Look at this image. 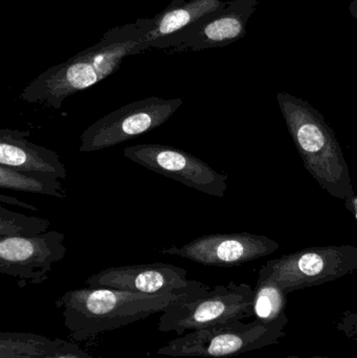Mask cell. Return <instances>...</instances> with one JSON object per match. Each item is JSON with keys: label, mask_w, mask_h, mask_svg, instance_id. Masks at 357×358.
Segmentation results:
<instances>
[{"label": "cell", "mask_w": 357, "mask_h": 358, "mask_svg": "<svg viewBox=\"0 0 357 358\" xmlns=\"http://www.w3.org/2000/svg\"><path fill=\"white\" fill-rule=\"evenodd\" d=\"M199 292L144 294L87 286L65 292L54 305L62 313L69 338L73 342H84L142 321L155 313H163L172 303L194 296Z\"/></svg>", "instance_id": "1"}, {"label": "cell", "mask_w": 357, "mask_h": 358, "mask_svg": "<svg viewBox=\"0 0 357 358\" xmlns=\"http://www.w3.org/2000/svg\"><path fill=\"white\" fill-rule=\"evenodd\" d=\"M277 102L308 173L333 197L345 201L356 195L341 144L324 115L289 92H279Z\"/></svg>", "instance_id": "2"}, {"label": "cell", "mask_w": 357, "mask_h": 358, "mask_svg": "<svg viewBox=\"0 0 357 358\" xmlns=\"http://www.w3.org/2000/svg\"><path fill=\"white\" fill-rule=\"evenodd\" d=\"M289 319L285 315L272 324L258 320H242L216 324L191 331L157 350V355L172 357L228 358L280 344Z\"/></svg>", "instance_id": "3"}, {"label": "cell", "mask_w": 357, "mask_h": 358, "mask_svg": "<svg viewBox=\"0 0 357 358\" xmlns=\"http://www.w3.org/2000/svg\"><path fill=\"white\" fill-rule=\"evenodd\" d=\"M253 298L254 289L249 284L205 285L198 294L169 305L159 317V330L182 336L216 324L253 317Z\"/></svg>", "instance_id": "4"}, {"label": "cell", "mask_w": 357, "mask_h": 358, "mask_svg": "<svg viewBox=\"0 0 357 358\" xmlns=\"http://www.w3.org/2000/svg\"><path fill=\"white\" fill-rule=\"evenodd\" d=\"M356 269V246H312L268 261L259 277L272 280L289 294L341 279Z\"/></svg>", "instance_id": "5"}, {"label": "cell", "mask_w": 357, "mask_h": 358, "mask_svg": "<svg viewBox=\"0 0 357 358\" xmlns=\"http://www.w3.org/2000/svg\"><path fill=\"white\" fill-rule=\"evenodd\" d=\"M182 104L180 99L163 100L153 96L125 105L89 126L80 138L79 151L96 152L156 129L165 124Z\"/></svg>", "instance_id": "6"}, {"label": "cell", "mask_w": 357, "mask_h": 358, "mask_svg": "<svg viewBox=\"0 0 357 358\" xmlns=\"http://www.w3.org/2000/svg\"><path fill=\"white\" fill-rule=\"evenodd\" d=\"M124 155L154 173L207 195L224 197L228 189L226 174L218 173L205 162L175 147L140 144L124 149Z\"/></svg>", "instance_id": "7"}, {"label": "cell", "mask_w": 357, "mask_h": 358, "mask_svg": "<svg viewBox=\"0 0 357 358\" xmlns=\"http://www.w3.org/2000/svg\"><path fill=\"white\" fill-rule=\"evenodd\" d=\"M64 234L48 231L35 237H0V273L20 288L38 285L66 256Z\"/></svg>", "instance_id": "8"}, {"label": "cell", "mask_w": 357, "mask_h": 358, "mask_svg": "<svg viewBox=\"0 0 357 358\" xmlns=\"http://www.w3.org/2000/svg\"><path fill=\"white\" fill-rule=\"evenodd\" d=\"M279 248L278 242L266 236L215 234L201 236L180 248H163L159 252L188 259L205 266L233 267L270 256Z\"/></svg>", "instance_id": "9"}, {"label": "cell", "mask_w": 357, "mask_h": 358, "mask_svg": "<svg viewBox=\"0 0 357 358\" xmlns=\"http://www.w3.org/2000/svg\"><path fill=\"white\" fill-rule=\"evenodd\" d=\"M188 271L168 263L109 267L85 281L88 287L113 288L144 294H193L205 287L201 282L189 280Z\"/></svg>", "instance_id": "10"}, {"label": "cell", "mask_w": 357, "mask_h": 358, "mask_svg": "<svg viewBox=\"0 0 357 358\" xmlns=\"http://www.w3.org/2000/svg\"><path fill=\"white\" fill-rule=\"evenodd\" d=\"M29 130H0V165L34 176L66 178L67 170L58 153L29 142Z\"/></svg>", "instance_id": "11"}, {"label": "cell", "mask_w": 357, "mask_h": 358, "mask_svg": "<svg viewBox=\"0 0 357 358\" xmlns=\"http://www.w3.org/2000/svg\"><path fill=\"white\" fill-rule=\"evenodd\" d=\"M64 343L60 338H46L25 332L0 334V358H45Z\"/></svg>", "instance_id": "12"}, {"label": "cell", "mask_w": 357, "mask_h": 358, "mask_svg": "<svg viewBox=\"0 0 357 358\" xmlns=\"http://www.w3.org/2000/svg\"><path fill=\"white\" fill-rule=\"evenodd\" d=\"M289 294L270 279L258 278L254 289L253 317L264 324H272L284 317Z\"/></svg>", "instance_id": "13"}, {"label": "cell", "mask_w": 357, "mask_h": 358, "mask_svg": "<svg viewBox=\"0 0 357 358\" xmlns=\"http://www.w3.org/2000/svg\"><path fill=\"white\" fill-rule=\"evenodd\" d=\"M0 187L61 199L66 197L62 182L59 179L24 173L2 165H0Z\"/></svg>", "instance_id": "14"}, {"label": "cell", "mask_w": 357, "mask_h": 358, "mask_svg": "<svg viewBox=\"0 0 357 358\" xmlns=\"http://www.w3.org/2000/svg\"><path fill=\"white\" fill-rule=\"evenodd\" d=\"M50 220L39 217L27 216L0 206V237H35L46 233Z\"/></svg>", "instance_id": "15"}, {"label": "cell", "mask_w": 357, "mask_h": 358, "mask_svg": "<svg viewBox=\"0 0 357 358\" xmlns=\"http://www.w3.org/2000/svg\"><path fill=\"white\" fill-rule=\"evenodd\" d=\"M191 21V14L187 10L180 8V10H174L168 13L159 25V34L167 35V34L174 33L178 29L188 24Z\"/></svg>", "instance_id": "16"}, {"label": "cell", "mask_w": 357, "mask_h": 358, "mask_svg": "<svg viewBox=\"0 0 357 358\" xmlns=\"http://www.w3.org/2000/svg\"><path fill=\"white\" fill-rule=\"evenodd\" d=\"M335 328L346 338L357 342V311L347 310L342 313Z\"/></svg>", "instance_id": "17"}, {"label": "cell", "mask_w": 357, "mask_h": 358, "mask_svg": "<svg viewBox=\"0 0 357 358\" xmlns=\"http://www.w3.org/2000/svg\"><path fill=\"white\" fill-rule=\"evenodd\" d=\"M45 358H104L94 357L86 351L82 350L75 343L64 341L62 345L59 347L58 350L54 351L52 355Z\"/></svg>", "instance_id": "18"}, {"label": "cell", "mask_w": 357, "mask_h": 358, "mask_svg": "<svg viewBox=\"0 0 357 358\" xmlns=\"http://www.w3.org/2000/svg\"><path fill=\"white\" fill-rule=\"evenodd\" d=\"M0 202H1L2 204L8 203L13 204V206H21V208L31 210V212H38V210H39V208H36L33 204L25 203V202L20 201V200L17 199V198L10 197V196L0 195Z\"/></svg>", "instance_id": "19"}, {"label": "cell", "mask_w": 357, "mask_h": 358, "mask_svg": "<svg viewBox=\"0 0 357 358\" xmlns=\"http://www.w3.org/2000/svg\"><path fill=\"white\" fill-rule=\"evenodd\" d=\"M345 206L350 212L354 214V218H356L357 222V195L352 196V197L348 198L345 200Z\"/></svg>", "instance_id": "20"}, {"label": "cell", "mask_w": 357, "mask_h": 358, "mask_svg": "<svg viewBox=\"0 0 357 358\" xmlns=\"http://www.w3.org/2000/svg\"><path fill=\"white\" fill-rule=\"evenodd\" d=\"M349 13L354 18L357 19V0H352L349 6Z\"/></svg>", "instance_id": "21"}, {"label": "cell", "mask_w": 357, "mask_h": 358, "mask_svg": "<svg viewBox=\"0 0 357 358\" xmlns=\"http://www.w3.org/2000/svg\"><path fill=\"white\" fill-rule=\"evenodd\" d=\"M285 358H333V357H295V355H291V357H287Z\"/></svg>", "instance_id": "22"}]
</instances>
